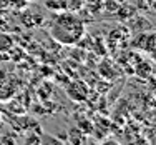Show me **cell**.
I'll use <instances>...</instances> for the list:
<instances>
[{"instance_id":"obj_5","label":"cell","mask_w":156,"mask_h":145,"mask_svg":"<svg viewBox=\"0 0 156 145\" xmlns=\"http://www.w3.org/2000/svg\"><path fill=\"white\" fill-rule=\"evenodd\" d=\"M146 5H148V9H150L151 12L156 13V0H146Z\"/></svg>"},{"instance_id":"obj_2","label":"cell","mask_w":156,"mask_h":145,"mask_svg":"<svg viewBox=\"0 0 156 145\" xmlns=\"http://www.w3.org/2000/svg\"><path fill=\"white\" fill-rule=\"evenodd\" d=\"M83 0H57V9L62 12H72L76 13L83 9Z\"/></svg>"},{"instance_id":"obj_4","label":"cell","mask_w":156,"mask_h":145,"mask_svg":"<svg viewBox=\"0 0 156 145\" xmlns=\"http://www.w3.org/2000/svg\"><path fill=\"white\" fill-rule=\"evenodd\" d=\"M148 40H150V42L153 43V47L148 48V50H151V55H154V58H156V33H154V35H151Z\"/></svg>"},{"instance_id":"obj_6","label":"cell","mask_w":156,"mask_h":145,"mask_svg":"<svg viewBox=\"0 0 156 145\" xmlns=\"http://www.w3.org/2000/svg\"><path fill=\"white\" fill-rule=\"evenodd\" d=\"M154 75H156V67H154Z\"/></svg>"},{"instance_id":"obj_3","label":"cell","mask_w":156,"mask_h":145,"mask_svg":"<svg viewBox=\"0 0 156 145\" xmlns=\"http://www.w3.org/2000/svg\"><path fill=\"white\" fill-rule=\"evenodd\" d=\"M15 45V40H13V37L10 35V33L7 32H0V54H7V52H10Z\"/></svg>"},{"instance_id":"obj_1","label":"cell","mask_w":156,"mask_h":145,"mask_svg":"<svg viewBox=\"0 0 156 145\" xmlns=\"http://www.w3.org/2000/svg\"><path fill=\"white\" fill-rule=\"evenodd\" d=\"M50 33L57 42L65 43V45H72V43H76L83 37L85 25L75 13L63 12L55 15L53 22H51Z\"/></svg>"}]
</instances>
